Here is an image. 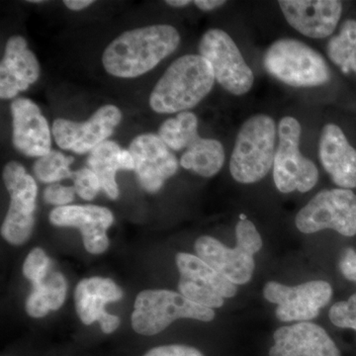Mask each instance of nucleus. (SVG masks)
<instances>
[{"mask_svg":"<svg viewBox=\"0 0 356 356\" xmlns=\"http://www.w3.org/2000/svg\"><path fill=\"white\" fill-rule=\"evenodd\" d=\"M165 3L172 7L181 8V7L188 6L191 1H189V0H168Z\"/></svg>","mask_w":356,"mask_h":356,"instance_id":"35","label":"nucleus"},{"mask_svg":"<svg viewBox=\"0 0 356 356\" xmlns=\"http://www.w3.org/2000/svg\"><path fill=\"white\" fill-rule=\"evenodd\" d=\"M177 266L180 294L198 305L220 308L225 298H232L238 291L236 285L196 255L179 252Z\"/></svg>","mask_w":356,"mask_h":356,"instance_id":"12","label":"nucleus"},{"mask_svg":"<svg viewBox=\"0 0 356 356\" xmlns=\"http://www.w3.org/2000/svg\"><path fill=\"white\" fill-rule=\"evenodd\" d=\"M121 120L122 112L118 107L104 105L86 122L57 119L54 121L51 133L60 149L83 154L111 137Z\"/></svg>","mask_w":356,"mask_h":356,"instance_id":"14","label":"nucleus"},{"mask_svg":"<svg viewBox=\"0 0 356 356\" xmlns=\"http://www.w3.org/2000/svg\"><path fill=\"white\" fill-rule=\"evenodd\" d=\"M264 65L269 74L294 88H315L331 79L324 57L298 40L274 42L264 54Z\"/></svg>","mask_w":356,"mask_h":356,"instance_id":"6","label":"nucleus"},{"mask_svg":"<svg viewBox=\"0 0 356 356\" xmlns=\"http://www.w3.org/2000/svg\"><path fill=\"white\" fill-rule=\"evenodd\" d=\"M26 300V312L32 318H43L50 311H57L65 303L67 284L60 273H50L46 280L33 286Z\"/></svg>","mask_w":356,"mask_h":356,"instance_id":"23","label":"nucleus"},{"mask_svg":"<svg viewBox=\"0 0 356 356\" xmlns=\"http://www.w3.org/2000/svg\"><path fill=\"white\" fill-rule=\"evenodd\" d=\"M0 67L6 69L26 86L36 83L40 76V65L36 56L28 49L22 36L10 37L7 41Z\"/></svg>","mask_w":356,"mask_h":356,"instance_id":"24","label":"nucleus"},{"mask_svg":"<svg viewBox=\"0 0 356 356\" xmlns=\"http://www.w3.org/2000/svg\"><path fill=\"white\" fill-rule=\"evenodd\" d=\"M51 261L42 248H36L26 257L23 264V274L31 281L33 286L46 280L51 273Z\"/></svg>","mask_w":356,"mask_h":356,"instance_id":"27","label":"nucleus"},{"mask_svg":"<svg viewBox=\"0 0 356 356\" xmlns=\"http://www.w3.org/2000/svg\"><path fill=\"white\" fill-rule=\"evenodd\" d=\"M30 3H43V0H29Z\"/></svg>","mask_w":356,"mask_h":356,"instance_id":"36","label":"nucleus"},{"mask_svg":"<svg viewBox=\"0 0 356 356\" xmlns=\"http://www.w3.org/2000/svg\"><path fill=\"white\" fill-rule=\"evenodd\" d=\"M318 156L332 181L343 189L356 188V149L336 124L323 128Z\"/></svg>","mask_w":356,"mask_h":356,"instance_id":"21","label":"nucleus"},{"mask_svg":"<svg viewBox=\"0 0 356 356\" xmlns=\"http://www.w3.org/2000/svg\"><path fill=\"white\" fill-rule=\"evenodd\" d=\"M330 60L346 74H356V20L344 21L339 34L332 37L327 47Z\"/></svg>","mask_w":356,"mask_h":356,"instance_id":"25","label":"nucleus"},{"mask_svg":"<svg viewBox=\"0 0 356 356\" xmlns=\"http://www.w3.org/2000/svg\"><path fill=\"white\" fill-rule=\"evenodd\" d=\"M144 356H204L196 348L182 344H170L152 348Z\"/></svg>","mask_w":356,"mask_h":356,"instance_id":"31","label":"nucleus"},{"mask_svg":"<svg viewBox=\"0 0 356 356\" xmlns=\"http://www.w3.org/2000/svg\"><path fill=\"white\" fill-rule=\"evenodd\" d=\"M74 187L64 186L60 184H51L47 187L44 192V200L51 205L63 207L67 206L74 201Z\"/></svg>","mask_w":356,"mask_h":356,"instance_id":"30","label":"nucleus"},{"mask_svg":"<svg viewBox=\"0 0 356 356\" xmlns=\"http://www.w3.org/2000/svg\"><path fill=\"white\" fill-rule=\"evenodd\" d=\"M3 181L10 204L2 224L1 235L11 245H23L34 229L38 187L34 178L17 161H10L4 166Z\"/></svg>","mask_w":356,"mask_h":356,"instance_id":"11","label":"nucleus"},{"mask_svg":"<svg viewBox=\"0 0 356 356\" xmlns=\"http://www.w3.org/2000/svg\"><path fill=\"white\" fill-rule=\"evenodd\" d=\"M129 152L134 159L138 181L140 186L156 193L165 180L177 172V156L170 152L159 135L147 133L138 136L131 143Z\"/></svg>","mask_w":356,"mask_h":356,"instance_id":"15","label":"nucleus"},{"mask_svg":"<svg viewBox=\"0 0 356 356\" xmlns=\"http://www.w3.org/2000/svg\"><path fill=\"white\" fill-rule=\"evenodd\" d=\"M276 132L275 122L268 115H254L243 124L229 161L236 181L255 184L266 177L275 158Z\"/></svg>","mask_w":356,"mask_h":356,"instance_id":"3","label":"nucleus"},{"mask_svg":"<svg viewBox=\"0 0 356 356\" xmlns=\"http://www.w3.org/2000/svg\"><path fill=\"white\" fill-rule=\"evenodd\" d=\"M264 296L276 304L275 315L282 322H307L320 314L332 296V288L327 281L316 280L298 286H286L275 281L266 283Z\"/></svg>","mask_w":356,"mask_h":356,"instance_id":"13","label":"nucleus"},{"mask_svg":"<svg viewBox=\"0 0 356 356\" xmlns=\"http://www.w3.org/2000/svg\"><path fill=\"white\" fill-rule=\"evenodd\" d=\"M74 191L86 201L92 200L102 188L99 179L90 168H83L74 172Z\"/></svg>","mask_w":356,"mask_h":356,"instance_id":"29","label":"nucleus"},{"mask_svg":"<svg viewBox=\"0 0 356 356\" xmlns=\"http://www.w3.org/2000/svg\"><path fill=\"white\" fill-rule=\"evenodd\" d=\"M159 137L172 151L185 149L180 165L200 177H214L224 165V147L219 140L200 138L197 117L191 112H181L163 122Z\"/></svg>","mask_w":356,"mask_h":356,"instance_id":"4","label":"nucleus"},{"mask_svg":"<svg viewBox=\"0 0 356 356\" xmlns=\"http://www.w3.org/2000/svg\"><path fill=\"white\" fill-rule=\"evenodd\" d=\"M236 236L234 248L226 247L212 236H200L195 242V252L234 284H247L254 271V255L262 248L261 236L254 222L243 216L236 224Z\"/></svg>","mask_w":356,"mask_h":356,"instance_id":"5","label":"nucleus"},{"mask_svg":"<svg viewBox=\"0 0 356 356\" xmlns=\"http://www.w3.org/2000/svg\"><path fill=\"white\" fill-rule=\"evenodd\" d=\"M213 309L193 303L180 293L170 290H144L136 298L131 323L142 336H154L178 318L211 322Z\"/></svg>","mask_w":356,"mask_h":356,"instance_id":"7","label":"nucleus"},{"mask_svg":"<svg viewBox=\"0 0 356 356\" xmlns=\"http://www.w3.org/2000/svg\"><path fill=\"white\" fill-rule=\"evenodd\" d=\"M95 3L92 0H65L64 4L70 10L79 11L88 8L91 4Z\"/></svg>","mask_w":356,"mask_h":356,"instance_id":"34","label":"nucleus"},{"mask_svg":"<svg viewBox=\"0 0 356 356\" xmlns=\"http://www.w3.org/2000/svg\"><path fill=\"white\" fill-rule=\"evenodd\" d=\"M180 35L173 26L152 25L124 32L105 49L102 64L108 74L134 79L147 74L177 50Z\"/></svg>","mask_w":356,"mask_h":356,"instance_id":"1","label":"nucleus"},{"mask_svg":"<svg viewBox=\"0 0 356 356\" xmlns=\"http://www.w3.org/2000/svg\"><path fill=\"white\" fill-rule=\"evenodd\" d=\"M194 4L202 11H212L226 4L224 0H195Z\"/></svg>","mask_w":356,"mask_h":356,"instance_id":"33","label":"nucleus"},{"mask_svg":"<svg viewBox=\"0 0 356 356\" xmlns=\"http://www.w3.org/2000/svg\"><path fill=\"white\" fill-rule=\"evenodd\" d=\"M297 229L304 234L334 229L344 236L356 235V194L350 189L324 191L297 214Z\"/></svg>","mask_w":356,"mask_h":356,"instance_id":"9","label":"nucleus"},{"mask_svg":"<svg viewBox=\"0 0 356 356\" xmlns=\"http://www.w3.org/2000/svg\"><path fill=\"white\" fill-rule=\"evenodd\" d=\"M339 270L346 280L356 283V252L353 248L344 250L339 261Z\"/></svg>","mask_w":356,"mask_h":356,"instance_id":"32","label":"nucleus"},{"mask_svg":"<svg viewBox=\"0 0 356 356\" xmlns=\"http://www.w3.org/2000/svg\"><path fill=\"white\" fill-rule=\"evenodd\" d=\"M72 163V156H65L60 152L51 151L46 156L37 159L33 170L40 181L53 184L65 178L74 177V172L70 170V165Z\"/></svg>","mask_w":356,"mask_h":356,"instance_id":"26","label":"nucleus"},{"mask_svg":"<svg viewBox=\"0 0 356 356\" xmlns=\"http://www.w3.org/2000/svg\"><path fill=\"white\" fill-rule=\"evenodd\" d=\"M88 165L97 175L102 188L109 198H118L119 188L116 182L118 170H134L135 163L127 149H122L113 140H105L90 152Z\"/></svg>","mask_w":356,"mask_h":356,"instance_id":"22","label":"nucleus"},{"mask_svg":"<svg viewBox=\"0 0 356 356\" xmlns=\"http://www.w3.org/2000/svg\"><path fill=\"white\" fill-rule=\"evenodd\" d=\"M287 22L309 38L331 36L343 13L337 0H282L278 2Z\"/></svg>","mask_w":356,"mask_h":356,"instance_id":"17","label":"nucleus"},{"mask_svg":"<svg viewBox=\"0 0 356 356\" xmlns=\"http://www.w3.org/2000/svg\"><path fill=\"white\" fill-rule=\"evenodd\" d=\"M123 291L113 280L91 277L81 280L74 292L77 315L84 325L99 323L104 334H112L120 325V318L105 311L110 302L123 298Z\"/></svg>","mask_w":356,"mask_h":356,"instance_id":"18","label":"nucleus"},{"mask_svg":"<svg viewBox=\"0 0 356 356\" xmlns=\"http://www.w3.org/2000/svg\"><path fill=\"white\" fill-rule=\"evenodd\" d=\"M54 226L70 227L81 231L84 248L92 254H100L109 247L107 229L114 222L111 211L96 205H67L50 213Z\"/></svg>","mask_w":356,"mask_h":356,"instance_id":"16","label":"nucleus"},{"mask_svg":"<svg viewBox=\"0 0 356 356\" xmlns=\"http://www.w3.org/2000/svg\"><path fill=\"white\" fill-rule=\"evenodd\" d=\"M329 316L336 327L356 331V293L346 301L334 304L330 310Z\"/></svg>","mask_w":356,"mask_h":356,"instance_id":"28","label":"nucleus"},{"mask_svg":"<svg viewBox=\"0 0 356 356\" xmlns=\"http://www.w3.org/2000/svg\"><path fill=\"white\" fill-rule=\"evenodd\" d=\"M215 81L212 67L202 56H182L156 83L149 96V106L159 114L181 113L202 102Z\"/></svg>","mask_w":356,"mask_h":356,"instance_id":"2","label":"nucleus"},{"mask_svg":"<svg viewBox=\"0 0 356 356\" xmlns=\"http://www.w3.org/2000/svg\"><path fill=\"white\" fill-rule=\"evenodd\" d=\"M301 133V125L294 117L281 119L278 126L280 143L273 163L274 184L281 193L295 191L305 193L317 184V166L300 152Z\"/></svg>","mask_w":356,"mask_h":356,"instance_id":"8","label":"nucleus"},{"mask_svg":"<svg viewBox=\"0 0 356 356\" xmlns=\"http://www.w3.org/2000/svg\"><path fill=\"white\" fill-rule=\"evenodd\" d=\"M269 356H341L327 332L313 323L302 322L274 332Z\"/></svg>","mask_w":356,"mask_h":356,"instance_id":"20","label":"nucleus"},{"mask_svg":"<svg viewBox=\"0 0 356 356\" xmlns=\"http://www.w3.org/2000/svg\"><path fill=\"white\" fill-rule=\"evenodd\" d=\"M199 53L209 62L218 83L229 93L240 96L252 89L254 72L228 33L208 30L199 43Z\"/></svg>","mask_w":356,"mask_h":356,"instance_id":"10","label":"nucleus"},{"mask_svg":"<svg viewBox=\"0 0 356 356\" xmlns=\"http://www.w3.org/2000/svg\"><path fill=\"white\" fill-rule=\"evenodd\" d=\"M13 142L27 156H46L51 149V130L41 110L32 100L17 98L11 103Z\"/></svg>","mask_w":356,"mask_h":356,"instance_id":"19","label":"nucleus"}]
</instances>
